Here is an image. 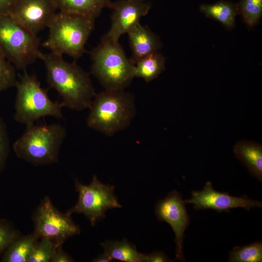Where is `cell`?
<instances>
[{
	"instance_id": "obj_4",
	"label": "cell",
	"mask_w": 262,
	"mask_h": 262,
	"mask_svg": "<svg viewBox=\"0 0 262 262\" xmlns=\"http://www.w3.org/2000/svg\"><path fill=\"white\" fill-rule=\"evenodd\" d=\"M66 131L59 123L26 126L22 135L13 145L19 158L34 165L56 163Z\"/></svg>"
},
{
	"instance_id": "obj_11",
	"label": "cell",
	"mask_w": 262,
	"mask_h": 262,
	"mask_svg": "<svg viewBox=\"0 0 262 262\" xmlns=\"http://www.w3.org/2000/svg\"><path fill=\"white\" fill-rule=\"evenodd\" d=\"M192 197L184 200L185 204H193L196 210L212 209L219 213H230L231 209L242 208L249 211L255 207H262L261 201L254 200L246 195L236 197L227 192H219L215 190L211 181H207L203 190L193 191Z\"/></svg>"
},
{
	"instance_id": "obj_8",
	"label": "cell",
	"mask_w": 262,
	"mask_h": 262,
	"mask_svg": "<svg viewBox=\"0 0 262 262\" xmlns=\"http://www.w3.org/2000/svg\"><path fill=\"white\" fill-rule=\"evenodd\" d=\"M76 190L78 192V200L76 204L66 213L84 215L91 226L105 217L106 212L116 208H122L115 194V186L104 184L96 175H94L89 185H84L75 180Z\"/></svg>"
},
{
	"instance_id": "obj_5",
	"label": "cell",
	"mask_w": 262,
	"mask_h": 262,
	"mask_svg": "<svg viewBox=\"0 0 262 262\" xmlns=\"http://www.w3.org/2000/svg\"><path fill=\"white\" fill-rule=\"evenodd\" d=\"M95 19L60 11L48 26L49 34L42 45L51 52L77 59L85 52V46L94 28Z\"/></svg>"
},
{
	"instance_id": "obj_15",
	"label": "cell",
	"mask_w": 262,
	"mask_h": 262,
	"mask_svg": "<svg viewBox=\"0 0 262 262\" xmlns=\"http://www.w3.org/2000/svg\"><path fill=\"white\" fill-rule=\"evenodd\" d=\"M237 157L247 168L249 173L262 181V145L253 141L241 140L233 147Z\"/></svg>"
},
{
	"instance_id": "obj_28",
	"label": "cell",
	"mask_w": 262,
	"mask_h": 262,
	"mask_svg": "<svg viewBox=\"0 0 262 262\" xmlns=\"http://www.w3.org/2000/svg\"><path fill=\"white\" fill-rule=\"evenodd\" d=\"M144 262H173L163 252L156 251L148 254H144Z\"/></svg>"
},
{
	"instance_id": "obj_25",
	"label": "cell",
	"mask_w": 262,
	"mask_h": 262,
	"mask_svg": "<svg viewBox=\"0 0 262 262\" xmlns=\"http://www.w3.org/2000/svg\"><path fill=\"white\" fill-rule=\"evenodd\" d=\"M19 236V233L9 222L0 219V255Z\"/></svg>"
},
{
	"instance_id": "obj_10",
	"label": "cell",
	"mask_w": 262,
	"mask_h": 262,
	"mask_svg": "<svg viewBox=\"0 0 262 262\" xmlns=\"http://www.w3.org/2000/svg\"><path fill=\"white\" fill-rule=\"evenodd\" d=\"M182 198L181 194L178 191H172L158 201L155 213L159 221L167 222L172 228L175 236L176 259L185 262L183 243L184 231L189 225L190 218Z\"/></svg>"
},
{
	"instance_id": "obj_2",
	"label": "cell",
	"mask_w": 262,
	"mask_h": 262,
	"mask_svg": "<svg viewBox=\"0 0 262 262\" xmlns=\"http://www.w3.org/2000/svg\"><path fill=\"white\" fill-rule=\"evenodd\" d=\"M89 108L88 127L108 136L128 127L136 114L134 97L125 90L96 93Z\"/></svg>"
},
{
	"instance_id": "obj_12",
	"label": "cell",
	"mask_w": 262,
	"mask_h": 262,
	"mask_svg": "<svg viewBox=\"0 0 262 262\" xmlns=\"http://www.w3.org/2000/svg\"><path fill=\"white\" fill-rule=\"evenodd\" d=\"M57 9L54 0H17L9 16L37 34L48 27Z\"/></svg>"
},
{
	"instance_id": "obj_23",
	"label": "cell",
	"mask_w": 262,
	"mask_h": 262,
	"mask_svg": "<svg viewBox=\"0 0 262 262\" xmlns=\"http://www.w3.org/2000/svg\"><path fill=\"white\" fill-rule=\"evenodd\" d=\"M57 246L48 238H41V240L37 241L33 246L27 262H50Z\"/></svg>"
},
{
	"instance_id": "obj_6",
	"label": "cell",
	"mask_w": 262,
	"mask_h": 262,
	"mask_svg": "<svg viewBox=\"0 0 262 262\" xmlns=\"http://www.w3.org/2000/svg\"><path fill=\"white\" fill-rule=\"evenodd\" d=\"M15 87L14 119L16 122L27 126L47 116L63 118L61 103L53 102L49 98L48 90L41 86L35 75H30L24 70Z\"/></svg>"
},
{
	"instance_id": "obj_13",
	"label": "cell",
	"mask_w": 262,
	"mask_h": 262,
	"mask_svg": "<svg viewBox=\"0 0 262 262\" xmlns=\"http://www.w3.org/2000/svg\"><path fill=\"white\" fill-rule=\"evenodd\" d=\"M151 7L145 0H118L112 2L109 9L112 10L111 24L105 35L115 42L127 33L140 19L146 16Z\"/></svg>"
},
{
	"instance_id": "obj_27",
	"label": "cell",
	"mask_w": 262,
	"mask_h": 262,
	"mask_svg": "<svg viewBox=\"0 0 262 262\" xmlns=\"http://www.w3.org/2000/svg\"><path fill=\"white\" fill-rule=\"evenodd\" d=\"M62 245H58L56 246L50 262H71L74 261L73 258L63 250Z\"/></svg>"
},
{
	"instance_id": "obj_21",
	"label": "cell",
	"mask_w": 262,
	"mask_h": 262,
	"mask_svg": "<svg viewBox=\"0 0 262 262\" xmlns=\"http://www.w3.org/2000/svg\"><path fill=\"white\" fill-rule=\"evenodd\" d=\"M229 262H262V242L256 241L243 246H235L229 253Z\"/></svg>"
},
{
	"instance_id": "obj_19",
	"label": "cell",
	"mask_w": 262,
	"mask_h": 262,
	"mask_svg": "<svg viewBox=\"0 0 262 262\" xmlns=\"http://www.w3.org/2000/svg\"><path fill=\"white\" fill-rule=\"evenodd\" d=\"M200 11L207 16L215 19L228 29L235 25V19L238 14L236 4L221 0L213 4H202Z\"/></svg>"
},
{
	"instance_id": "obj_1",
	"label": "cell",
	"mask_w": 262,
	"mask_h": 262,
	"mask_svg": "<svg viewBox=\"0 0 262 262\" xmlns=\"http://www.w3.org/2000/svg\"><path fill=\"white\" fill-rule=\"evenodd\" d=\"M63 55L52 52L40 54L48 84L62 97L63 107L76 111L89 108L96 94L90 75L75 62L66 61Z\"/></svg>"
},
{
	"instance_id": "obj_9",
	"label": "cell",
	"mask_w": 262,
	"mask_h": 262,
	"mask_svg": "<svg viewBox=\"0 0 262 262\" xmlns=\"http://www.w3.org/2000/svg\"><path fill=\"white\" fill-rule=\"evenodd\" d=\"M33 218L34 233L39 238H48L57 245H63L68 238L80 233V228L71 215L59 212L49 196L42 200Z\"/></svg>"
},
{
	"instance_id": "obj_26",
	"label": "cell",
	"mask_w": 262,
	"mask_h": 262,
	"mask_svg": "<svg viewBox=\"0 0 262 262\" xmlns=\"http://www.w3.org/2000/svg\"><path fill=\"white\" fill-rule=\"evenodd\" d=\"M9 151V139L6 124L0 117V174L3 170Z\"/></svg>"
},
{
	"instance_id": "obj_7",
	"label": "cell",
	"mask_w": 262,
	"mask_h": 262,
	"mask_svg": "<svg viewBox=\"0 0 262 262\" xmlns=\"http://www.w3.org/2000/svg\"><path fill=\"white\" fill-rule=\"evenodd\" d=\"M40 40L9 16H0V50L15 67L25 70L39 59Z\"/></svg>"
},
{
	"instance_id": "obj_20",
	"label": "cell",
	"mask_w": 262,
	"mask_h": 262,
	"mask_svg": "<svg viewBox=\"0 0 262 262\" xmlns=\"http://www.w3.org/2000/svg\"><path fill=\"white\" fill-rule=\"evenodd\" d=\"M164 56L157 52L141 59L134 65V77L143 79L147 82L152 81L165 69Z\"/></svg>"
},
{
	"instance_id": "obj_29",
	"label": "cell",
	"mask_w": 262,
	"mask_h": 262,
	"mask_svg": "<svg viewBox=\"0 0 262 262\" xmlns=\"http://www.w3.org/2000/svg\"><path fill=\"white\" fill-rule=\"evenodd\" d=\"M17 0H0V16H9Z\"/></svg>"
},
{
	"instance_id": "obj_17",
	"label": "cell",
	"mask_w": 262,
	"mask_h": 262,
	"mask_svg": "<svg viewBox=\"0 0 262 262\" xmlns=\"http://www.w3.org/2000/svg\"><path fill=\"white\" fill-rule=\"evenodd\" d=\"M104 252L113 260L126 262H144V254L137 251L135 246L126 239L121 241H106L101 243Z\"/></svg>"
},
{
	"instance_id": "obj_14",
	"label": "cell",
	"mask_w": 262,
	"mask_h": 262,
	"mask_svg": "<svg viewBox=\"0 0 262 262\" xmlns=\"http://www.w3.org/2000/svg\"><path fill=\"white\" fill-rule=\"evenodd\" d=\"M128 35L131 58L135 64L144 57L158 52L162 47L159 37L147 26L140 22L133 27L127 33Z\"/></svg>"
},
{
	"instance_id": "obj_30",
	"label": "cell",
	"mask_w": 262,
	"mask_h": 262,
	"mask_svg": "<svg viewBox=\"0 0 262 262\" xmlns=\"http://www.w3.org/2000/svg\"><path fill=\"white\" fill-rule=\"evenodd\" d=\"M113 260L108 255L104 252L99 255L97 258L94 259L92 261L94 262H110Z\"/></svg>"
},
{
	"instance_id": "obj_24",
	"label": "cell",
	"mask_w": 262,
	"mask_h": 262,
	"mask_svg": "<svg viewBox=\"0 0 262 262\" xmlns=\"http://www.w3.org/2000/svg\"><path fill=\"white\" fill-rule=\"evenodd\" d=\"M17 81L14 66L0 50V91L15 86Z\"/></svg>"
},
{
	"instance_id": "obj_22",
	"label": "cell",
	"mask_w": 262,
	"mask_h": 262,
	"mask_svg": "<svg viewBox=\"0 0 262 262\" xmlns=\"http://www.w3.org/2000/svg\"><path fill=\"white\" fill-rule=\"evenodd\" d=\"M238 14L250 27L255 26L262 15V0H240L236 4Z\"/></svg>"
},
{
	"instance_id": "obj_16",
	"label": "cell",
	"mask_w": 262,
	"mask_h": 262,
	"mask_svg": "<svg viewBox=\"0 0 262 262\" xmlns=\"http://www.w3.org/2000/svg\"><path fill=\"white\" fill-rule=\"evenodd\" d=\"M60 11L95 19L105 8H110L111 0H54Z\"/></svg>"
},
{
	"instance_id": "obj_18",
	"label": "cell",
	"mask_w": 262,
	"mask_h": 262,
	"mask_svg": "<svg viewBox=\"0 0 262 262\" xmlns=\"http://www.w3.org/2000/svg\"><path fill=\"white\" fill-rule=\"evenodd\" d=\"M39 237L33 232L24 236H18L4 251L2 262H27Z\"/></svg>"
},
{
	"instance_id": "obj_3",
	"label": "cell",
	"mask_w": 262,
	"mask_h": 262,
	"mask_svg": "<svg viewBox=\"0 0 262 262\" xmlns=\"http://www.w3.org/2000/svg\"><path fill=\"white\" fill-rule=\"evenodd\" d=\"M91 73L107 90H125L134 77V64L119 42L105 35L91 52Z\"/></svg>"
}]
</instances>
